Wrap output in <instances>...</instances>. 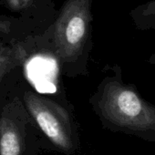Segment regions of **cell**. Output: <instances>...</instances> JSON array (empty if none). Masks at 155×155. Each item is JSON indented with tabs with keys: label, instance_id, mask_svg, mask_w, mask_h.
Masks as SVG:
<instances>
[{
	"label": "cell",
	"instance_id": "cell-3",
	"mask_svg": "<svg viewBox=\"0 0 155 155\" xmlns=\"http://www.w3.org/2000/svg\"><path fill=\"white\" fill-rule=\"evenodd\" d=\"M46 142L22 101L14 98L0 110V155H38Z\"/></svg>",
	"mask_w": 155,
	"mask_h": 155
},
{
	"label": "cell",
	"instance_id": "cell-1",
	"mask_svg": "<svg viewBox=\"0 0 155 155\" xmlns=\"http://www.w3.org/2000/svg\"><path fill=\"white\" fill-rule=\"evenodd\" d=\"M113 71L112 76L102 81L91 100L102 127L155 142V104L146 101L135 84L123 81L119 66Z\"/></svg>",
	"mask_w": 155,
	"mask_h": 155
},
{
	"label": "cell",
	"instance_id": "cell-7",
	"mask_svg": "<svg viewBox=\"0 0 155 155\" xmlns=\"http://www.w3.org/2000/svg\"><path fill=\"white\" fill-rule=\"evenodd\" d=\"M32 0H7L8 5L13 11H21L25 8H28Z\"/></svg>",
	"mask_w": 155,
	"mask_h": 155
},
{
	"label": "cell",
	"instance_id": "cell-4",
	"mask_svg": "<svg viewBox=\"0 0 155 155\" xmlns=\"http://www.w3.org/2000/svg\"><path fill=\"white\" fill-rule=\"evenodd\" d=\"M91 0H67L54 25V45L63 62L76 59L88 39Z\"/></svg>",
	"mask_w": 155,
	"mask_h": 155
},
{
	"label": "cell",
	"instance_id": "cell-5",
	"mask_svg": "<svg viewBox=\"0 0 155 155\" xmlns=\"http://www.w3.org/2000/svg\"><path fill=\"white\" fill-rule=\"evenodd\" d=\"M130 16L138 30H155V0L137 6L130 12Z\"/></svg>",
	"mask_w": 155,
	"mask_h": 155
},
{
	"label": "cell",
	"instance_id": "cell-10",
	"mask_svg": "<svg viewBox=\"0 0 155 155\" xmlns=\"http://www.w3.org/2000/svg\"><path fill=\"white\" fill-rule=\"evenodd\" d=\"M8 72H10V70H1V71H0V85H1V82H2V81H3V79H4V77H5Z\"/></svg>",
	"mask_w": 155,
	"mask_h": 155
},
{
	"label": "cell",
	"instance_id": "cell-9",
	"mask_svg": "<svg viewBox=\"0 0 155 155\" xmlns=\"http://www.w3.org/2000/svg\"><path fill=\"white\" fill-rule=\"evenodd\" d=\"M149 64H150V65H152V66H155V52L153 53V54H151L149 58H148V59L146 60Z\"/></svg>",
	"mask_w": 155,
	"mask_h": 155
},
{
	"label": "cell",
	"instance_id": "cell-6",
	"mask_svg": "<svg viewBox=\"0 0 155 155\" xmlns=\"http://www.w3.org/2000/svg\"><path fill=\"white\" fill-rule=\"evenodd\" d=\"M23 58L24 55L19 47L0 45V71L13 69L22 63Z\"/></svg>",
	"mask_w": 155,
	"mask_h": 155
},
{
	"label": "cell",
	"instance_id": "cell-2",
	"mask_svg": "<svg viewBox=\"0 0 155 155\" xmlns=\"http://www.w3.org/2000/svg\"><path fill=\"white\" fill-rule=\"evenodd\" d=\"M22 102L39 130L47 149L65 155H73L81 150L79 128L67 108L31 91L24 93Z\"/></svg>",
	"mask_w": 155,
	"mask_h": 155
},
{
	"label": "cell",
	"instance_id": "cell-8",
	"mask_svg": "<svg viewBox=\"0 0 155 155\" xmlns=\"http://www.w3.org/2000/svg\"><path fill=\"white\" fill-rule=\"evenodd\" d=\"M11 28H12L11 20H9L8 18H0V34L10 32Z\"/></svg>",
	"mask_w": 155,
	"mask_h": 155
}]
</instances>
